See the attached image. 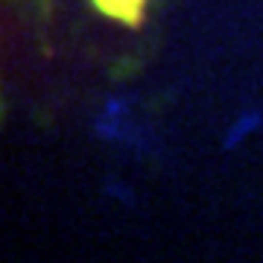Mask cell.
I'll return each mask as SVG.
<instances>
[{
  "label": "cell",
  "instance_id": "1",
  "mask_svg": "<svg viewBox=\"0 0 263 263\" xmlns=\"http://www.w3.org/2000/svg\"><path fill=\"white\" fill-rule=\"evenodd\" d=\"M91 6H94L103 18L114 21V24L138 29V27H143V21H146L149 0H91Z\"/></svg>",
  "mask_w": 263,
  "mask_h": 263
}]
</instances>
